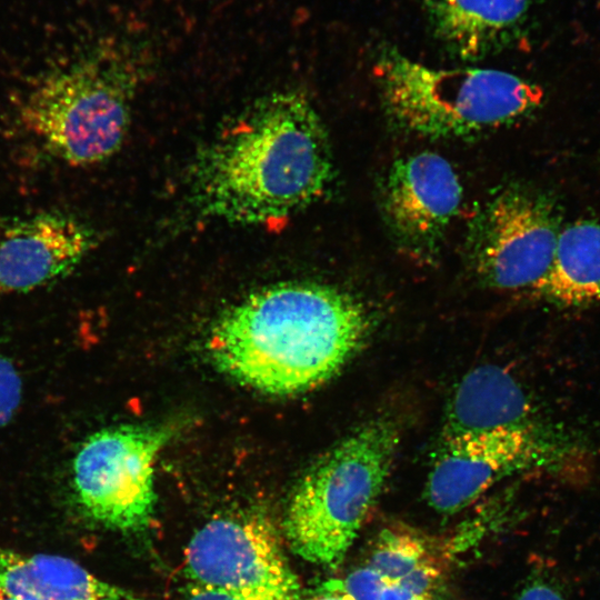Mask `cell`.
I'll return each mask as SVG.
<instances>
[{"instance_id": "obj_12", "label": "cell", "mask_w": 600, "mask_h": 600, "mask_svg": "<svg viewBox=\"0 0 600 600\" xmlns=\"http://www.w3.org/2000/svg\"><path fill=\"white\" fill-rule=\"evenodd\" d=\"M542 424L546 423L519 382L503 368L483 364L458 383L448 402L440 437Z\"/></svg>"}, {"instance_id": "obj_11", "label": "cell", "mask_w": 600, "mask_h": 600, "mask_svg": "<svg viewBox=\"0 0 600 600\" xmlns=\"http://www.w3.org/2000/svg\"><path fill=\"white\" fill-rule=\"evenodd\" d=\"M94 244L92 228L68 211L0 218V293H26L64 278Z\"/></svg>"}, {"instance_id": "obj_22", "label": "cell", "mask_w": 600, "mask_h": 600, "mask_svg": "<svg viewBox=\"0 0 600 600\" xmlns=\"http://www.w3.org/2000/svg\"><path fill=\"white\" fill-rule=\"evenodd\" d=\"M0 600H24L22 598L7 596V594H0Z\"/></svg>"}, {"instance_id": "obj_21", "label": "cell", "mask_w": 600, "mask_h": 600, "mask_svg": "<svg viewBox=\"0 0 600 600\" xmlns=\"http://www.w3.org/2000/svg\"><path fill=\"white\" fill-rule=\"evenodd\" d=\"M184 600H248L223 591L189 584Z\"/></svg>"}, {"instance_id": "obj_16", "label": "cell", "mask_w": 600, "mask_h": 600, "mask_svg": "<svg viewBox=\"0 0 600 600\" xmlns=\"http://www.w3.org/2000/svg\"><path fill=\"white\" fill-rule=\"evenodd\" d=\"M366 564L424 600H443L442 570L428 544L409 531L383 530Z\"/></svg>"}, {"instance_id": "obj_1", "label": "cell", "mask_w": 600, "mask_h": 600, "mask_svg": "<svg viewBox=\"0 0 600 600\" xmlns=\"http://www.w3.org/2000/svg\"><path fill=\"white\" fill-rule=\"evenodd\" d=\"M334 173L326 127L307 96L269 93L233 118L196 156L189 209L206 220L283 221L328 190Z\"/></svg>"}, {"instance_id": "obj_7", "label": "cell", "mask_w": 600, "mask_h": 600, "mask_svg": "<svg viewBox=\"0 0 600 600\" xmlns=\"http://www.w3.org/2000/svg\"><path fill=\"white\" fill-rule=\"evenodd\" d=\"M177 427L124 424L91 434L72 462V486L81 510L114 530L137 531L156 504L154 462Z\"/></svg>"}, {"instance_id": "obj_14", "label": "cell", "mask_w": 600, "mask_h": 600, "mask_svg": "<svg viewBox=\"0 0 600 600\" xmlns=\"http://www.w3.org/2000/svg\"><path fill=\"white\" fill-rule=\"evenodd\" d=\"M0 594L24 600H134L71 559L26 554L1 546Z\"/></svg>"}, {"instance_id": "obj_3", "label": "cell", "mask_w": 600, "mask_h": 600, "mask_svg": "<svg viewBox=\"0 0 600 600\" xmlns=\"http://www.w3.org/2000/svg\"><path fill=\"white\" fill-rule=\"evenodd\" d=\"M400 430L376 417L326 452L297 484L284 514L291 550L308 562L339 566L390 474Z\"/></svg>"}, {"instance_id": "obj_13", "label": "cell", "mask_w": 600, "mask_h": 600, "mask_svg": "<svg viewBox=\"0 0 600 600\" xmlns=\"http://www.w3.org/2000/svg\"><path fill=\"white\" fill-rule=\"evenodd\" d=\"M529 0H426L437 40L462 60H477L503 48L516 34Z\"/></svg>"}, {"instance_id": "obj_2", "label": "cell", "mask_w": 600, "mask_h": 600, "mask_svg": "<svg viewBox=\"0 0 600 600\" xmlns=\"http://www.w3.org/2000/svg\"><path fill=\"white\" fill-rule=\"evenodd\" d=\"M370 329L360 301L337 288L284 282L250 293L213 324V364L270 394H297L331 379Z\"/></svg>"}, {"instance_id": "obj_5", "label": "cell", "mask_w": 600, "mask_h": 600, "mask_svg": "<svg viewBox=\"0 0 600 600\" xmlns=\"http://www.w3.org/2000/svg\"><path fill=\"white\" fill-rule=\"evenodd\" d=\"M138 69L114 48H97L53 71L27 96L23 127L54 159L88 167L111 158L131 121Z\"/></svg>"}, {"instance_id": "obj_19", "label": "cell", "mask_w": 600, "mask_h": 600, "mask_svg": "<svg viewBox=\"0 0 600 600\" xmlns=\"http://www.w3.org/2000/svg\"><path fill=\"white\" fill-rule=\"evenodd\" d=\"M298 600H353L347 592L342 579H328L302 590Z\"/></svg>"}, {"instance_id": "obj_15", "label": "cell", "mask_w": 600, "mask_h": 600, "mask_svg": "<svg viewBox=\"0 0 600 600\" xmlns=\"http://www.w3.org/2000/svg\"><path fill=\"white\" fill-rule=\"evenodd\" d=\"M533 289L562 307L600 300V219L561 228L551 266Z\"/></svg>"}, {"instance_id": "obj_4", "label": "cell", "mask_w": 600, "mask_h": 600, "mask_svg": "<svg viewBox=\"0 0 600 600\" xmlns=\"http://www.w3.org/2000/svg\"><path fill=\"white\" fill-rule=\"evenodd\" d=\"M373 74L388 116L409 132L464 138L509 124L543 101L542 88L494 69H436L387 49Z\"/></svg>"}, {"instance_id": "obj_9", "label": "cell", "mask_w": 600, "mask_h": 600, "mask_svg": "<svg viewBox=\"0 0 600 600\" xmlns=\"http://www.w3.org/2000/svg\"><path fill=\"white\" fill-rule=\"evenodd\" d=\"M186 571L191 584L248 600H298L303 590L273 527L254 516L200 528L186 549Z\"/></svg>"}, {"instance_id": "obj_8", "label": "cell", "mask_w": 600, "mask_h": 600, "mask_svg": "<svg viewBox=\"0 0 600 600\" xmlns=\"http://www.w3.org/2000/svg\"><path fill=\"white\" fill-rule=\"evenodd\" d=\"M560 230L557 209L547 196L508 186L472 218L466 240L468 260L491 287L534 288L551 266Z\"/></svg>"}, {"instance_id": "obj_18", "label": "cell", "mask_w": 600, "mask_h": 600, "mask_svg": "<svg viewBox=\"0 0 600 600\" xmlns=\"http://www.w3.org/2000/svg\"><path fill=\"white\" fill-rule=\"evenodd\" d=\"M22 398V381L14 364L0 354V428L14 416Z\"/></svg>"}, {"instance_id": "obj_20", "label": "cell", "mask_w": 600, "mask_h": 600, "mask_svg": "<svg viewBox=\"0 0 600 600\" xmlns=\"http://www.w3.org/2000/svg\"><path fill=\"white\" fill-rule=\"evenodd\" d=\"M516 600H564L562 594L549 582L533 579L519 592Z\"/></svg>"}, {"instance_id": "obj_10", "label": "cell", "mask_w": 600, "mask_h": 600, "mask_svg": "<svg viewBox=\"0 0 600 600\" xmlns=\"http://www.w3.org/2000/svg\"><path fill=\"white\" fill-rule=\"evenodd\" d=\"M461 200L462 187L454 169L431 151L396 160L380 189L383 218L393 238L420 256L437 250Z\"/></svg>"}, {"instance_id": "obj_17", "label": "cell", "mask_w": 600, "mask_h": 600, "mask_svg": "<svg viewBox=\"0 0 600 600\" xmlns=\"http://www.w3.org/2000/svg\"><path fill=\"white\" fill-rule=\"evenodd\" d=\"M342 582L353 600H424L388 581L367 564L351 571Z\"/></svg>"}, {"instance_id": "obj_6", "label": "cell", "mask_w": 600, "mask_h": 600, "mask_svg": "<svg viewBox=\"0 0 600 600\" xmlns=\"http://www.w3.org/2000/svg\"><path fill=\"white\" fill-rule=\"evenodd\" d=\"M436 449L426 498L437 512L454 514L506 476L573 466L583 448L570 433L546 423L440 437Z\"/></svg>"}]
</instances>
